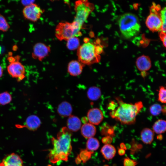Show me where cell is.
Instances as JSON below:
<instances>
[{"label": "cell", "instance_id": "cell-1", "mask_svg": "<svg viewBox=\"0 0 166 166\" xmlns=\"http://www.w3.org/2000/svg\"><path fill=\"white\" fill-rule=\"evenodd\" d=\"M116 99L117 103L112 101L108 106L111 110V117L123 124H134L137 115L143 107L142 102L140 101L133 104L124 102L119 97H116Z\"/></svg>", "mask_w": 166, "mask_h": 166}, {"label": "cell", "instance_id": "cell-2", "mask_svg": "<svg viewBox=\"0 0 166 166\" xmlns=\"http://www.w3.org/2000/svg\"><path fill=\"white\" fill-rule=\"evenodd\" d=\"M72 133L66 127L61 128L57 135V138L51 139L53 146L49 150L48 157L49 161L56 164L60 161H67L72 150Z\"/></svg>", "mask_w": 166, "mask_h": 166}, {"label": "cell", "instance_id": "cell-3", "mask_svg": "<svg viewBox=\"0 0 166 166\" xmlns=\"http://www.w3.org/2000/svg\"><path fill=\"white\" fill-rule=\"evenodd\" d=\"M121 33L126 39H130L137 35L140 31V25L138 17L130 13L121 15L118 20Z\"/></svg>", "mask_w": 166, "mask_h": 166}, {"label": "cell", "instance_id": "cell-4", "mask_svg": "<svg viewBox=\"0 0 166 166\" xmlns=\"http://www.w3.org/2000/svg\"><path fill=\"white\" fill-rule=\"evenodd\" d=\"M102 51L101 46L85 40L77 49L78 61L83 65H89L98 62Z\"/></svg>", "mask_w": 166, "mask_h": 166}, {"label": "cell", "instance_id": "cell-5", "mask_svg": "<svg viewBox=\"0 0 166 166\" xmlns=\"http://www.w3.org/2000/svg\"><path fill=\"white\" fill-rule=\"evenodd\" d=\"M82 26L74 21L71 22H63L59 23L55 30V35L59 41H67L75 37L81 35Z\"/></svg>", "mask_w": 166, "mask_h": 166}, {"label": "cell", "instance_id": "cell-6", "mask_svg": "<svg viewBox=\"0 0 166 166\" xmlns=\"http://www.w3.org/2000/svg\"><path fill=\"white\" fill-rule=\"evenodd\" d=\"M94 8V5L88 0H77L74 5L75 15L73 21L82 26Z\"/></svg>", "mask_w": 166, "mask_h": 166}, {"label": "cell", "instance_id": "cell-7", "mask_svg": "<svg viewBox=\"0 0 166 166\" xmlns=\"http://www.w3.org/2000/svg\"><path fill=\"white\" fill-rule=\"evenodd\" d=\"M160 10V6L153 4L150 7V14L146 20L147 27L153 32L161 31L162 22Z\"/></svg>", "mask_w": 166, "mask_h": 166}, {"label": "cell", "instance_id": "cell-8", "mask_svg": "<svg viewBox=\"0 0 166 166\" xmlns=\"http://www.w3.org/2000/svg\"><path fill=\"white\" fill-rule=\"evenodd\" d=\"M10 63L7 67V72L12 77L16 78L18 81H20L25 77V68L24 65L19 61L15 60L13 57L9 58Z\"/></svg>", "mask_w": 166, "mask_h": 166}, {"label": "cell", "instance_id": "cell-9", "mask_svg": "<svg viewBox=\"0 0 166 166\" xmlns=\"http://www.w3.org/2000/svg\"><path fill=\"white\" fill-rule=\"evenodd\" d=\"M43 12L39 6L33 3L25 6L23 10L22 13L25 18L35 22L40 18Z\"/></svg>", "mask_w": 166, "mask_h": 166}, {"label": "cell", "instance_id": "cell-10", "mask_svg": "<svg viewBox=\"0 0 166 166\" xmlns=\"http://www.w3.org/2000/svg\"><path fill=\"white\" fill-rule=\"evenodd\" d=\"M50 51L49 46L42 43H38L33 47L32 57L34 59L42 61L49 55Z\"/></svg>", "mask_w": 166, "mask_h": 166}, {"label": "cell", "instance_id": "cell-11", "mask_svg": "<svg viewBox=\"0 0 166 166\" xmlns=\"http://www.w3.org/2000/svg\"><path fill=\"white\" fill-rule=\"evenodd\" d=\"M103 113L99 109L94 108L89 109L87 114V118L89 123L97 125L100 124L103 120Z\"/></svg>", "mask_w": 166, "mask_h": 166}, {"label": "cell", "instance_id": "cell-12", "mask_svg": "<svg viewBox=\"0 0 166 166\" xmlns=\"http://www.w3.org/2000/svg\"><path fill=\"white\" fill-rule=\"evenodd\" d=\"M0 166H23V162L18 155L12 153L3 160Z\"/></svg>", "mask_w": 166, "mask_h": 166}, {"label": "cell", "instance_id": "cell-13", "mask_svg": "<svg viewBox=\"0 0 166 166\" xmlns=\"http://www.w3.org/2000/svg\"><path fill=\"white\" fill-rule=\"evenodd\" d=\"M83 65L78 60H72L69 62L68 65V72L72 76H78L82 72Z\"/></svg>", "mask_w": 166, "mask_h": 166}, {"label": "cell", "instance_id": "cell-14", "mask_svg": "<svg viewBox=\"0 0 166 166\" xmlns=\"http://www.w3.org/2000/svg\"><path fill=\"white\" fill-rule=\"evenodd\" d=\"M136 65L138 69L141 72L148 70L152 65L150 58L146 55H142L138 57L136 61Z\"/></svg>", "mask_w": 166, "mask_h": 166}, {"label": "cell", "instance_id": "cell-15", "mask_svg": "<svg viewBox=\"0 0 166 166\" xmlns=\"http://www.w3.org/2000/svg\"><path fill=\"white\" fill-rule=\"evenodd\" d=\"M41 124L39 118L35 115H32L27 117L24 126L30 130L35 131L40 127Z\"/></svg>", "mask_w": 166, "mask_h": 166}, {"label": "cell", "instance_id": "cell-16", "mask_svg": "<svg viewBox=\"0 0 166 166\" xmlns=\"http://www.w3.org/2000/svg\"><path fill=\"white\" fill-rule=\"evenodd\" d=\"M67 128L71 132H76L81 127V122L77 117L71 115L69 117L67 122Z\"/></svg>", "mask_w": 166, "mask_h": 166}, {"label": "cell", "instance_id": "cell-17", "mask_svg": "<svg viewBox=\"0 0 166 166\" xmlns=\"http://www.w3.org/2000/svg\"><path fill=\"white\" fill-rule=\"evenodd\" d=\"M96 132V127L90 123H84L81 127V134L86 138L93 137L95 135Z\"/></svg>", "mask_w": 166, "mask_h": 166}, {"label": "cell", "instance_id": "cell-18", "mask_svg": "<svg viewBox=\"0 0 166 166\" xmlns=\"http://www.w3.org/2000/svg\"><path fill=\"white\" fill-rule=\"evenodd\" d=\"M72 109V106L67 101H63L59 105L57 111L61 117H66L71 115Z\"/></svg>", "mask_w": 166, "mask_h": 166}, {"label": "cell", "instance_id": "cell-19", "mask_svg": "<svg viewBox=\"0 0 166 166\" xmlns=\"http://www.w3.org/2000/svg\"><path fill=\"white\" fill-rule=\"evenodd\" d=\"M101 152L105 159L109 160L115 156L116 150L113 145L109 144H105L102 148Z\"/></svg>", "mask_w": 166, "mask_h": 166}, {"label": "cell", "instance_id": "cell-20", "mask_svg": "<svg viewBox=\"0 0 166 166\" xmlns=\"http://www.w3.org/2000/svg\"><path fill=\"white\" fill-rule=\"evenodd\" d=\"M153 131L148 128L143 129L140 133V137L142 142L146 144H150L153 140Z\"/></svg>", "mask_w": 166, "mask_h": 166}, {"label": "cell", "instance_id": "cell-21", "mask_svg": "<svg viewBox=\"0 0 166 166\" xmlns=\"http://www.w3.org/2000/svg\"><path fill=\"white\" fill-rule=\"evenodd\" d=\"M87 94V97L89 100L92 101H96L100 97L101 91L99 87L92 86L88 89Z\"/></svg>", "mask_w": 166, "mask_h": 166}, {"label": "cell", "instance_id": "cell-22", "mask_svg": "<svg viewBox=\"0 0 166 166\" xmlns=\"http://www.w3.org/2000/svg\"><path fill=\"white\" fill-rule=\"evenodd\" d=\"M153 131L157 134L166 132V121L159 119L156 121L152 126Z\"/></svg>", "mask_w": 166, "mask_h": 166}, {"label": "cell", "instance_id": "cell-23", "mask_svg": "<svg viewBox=\"0 0 166 166\" xmlns=\"http://www.w3.org/2000/svg\"><path fill=\"white\" fill-rule=\"evenodd\" d=\"M66 41L67 48L70 50L77 49L80 46V40L77 37L72 38Z\"/></svg>", "mask_w": 166, "mask_h": 166}, {"label": "cell", "instance_id": "cell-24", "mask_svg": "<svg viewBox=\"0 0 166 166\" xmlns=\"http://www.w3.org/2000/svg\"><path fill=\"white\" fill-rule=\"evenodd\" d=\"M100 146L98 140L93 137L88 139L86 144V149L90 151L93 152L97 149Z\"/></svg>", "mask_w": 166, "mask_h": 166}, {"label": "cell", "instance_id": "cell-25", "mask_svg": "<svg viewBox=\"0 0 166 166\" xmlns=\"http://www.w3.org/2000/svg\"><path fill=\"white\" fill-rule=\"evenodd\" d=\"M93 153V152L89 151L86 149H81L78 156L81 161H82L83 163H85L90 159Z\"/></svg>", "mask_w": 166, "mask_h": 166}, {"label": "cell", "instance_id": "cell-26", "mask_svg": "<svg viewBox=\"0 0 166 166\" xmlns=\"http://www.w3.org/2000/svg\"><path fill=\"white\" fill-rule=\"evenodd\" d=\"M11 95L7 91L0 93V105H5L8 104L11 101Z\"/></svg>", "mask_w": 166, "mask_h": 166}, {"label": "cell", "instance_id": "cell-27", "mask_svg": "<svg viewBox=\"0 0 166 166\" xmlns=\"http://www.w3.org/2000/svg\"><path fill=\"white\" fill-rule=\"evenodd\" d=\"M162 107L160 104H155L152 105L150 107L151 114L153 116H156L159 115L162 111Z\"/></svg>", "mask_w": 166, "mask_h": 166}, {"label": "cell", "instance_id": "cell-28", "mask_svg": "<svg viewBox=\"0 0 166 166\" xmlns=\"http://www.w3.org/2000/svg\"><path fill=\"white\" fill-rule=\"evenodd\" d=\"M10 27V26L6 18L0 14V30L3 32H6Z\"/></svg>", "mask_w": 166, "mask_h": 166}, {"label": "cell", "instance_id": "cell-29", "mask_svg": "<svg viewBox=\"0 0 166 166\" xmlns=\"http://www.w3.org/2000/svg\"><path fill=\"white\" fill-rule=\"evenodd\" d=\"M158 100L163 103H166V88L161 86L160 87L158 93Z\"/></svg>", "mask_w": 166, "mask_h": 166}, {"label": "cell", "instance_id": "cell-30", "mask_svg": "<svg viewBox=\"0 0 166 166\" xmlns=\"http://www.w3.org/2000/svg\"><path fill=\"white\" fill-rule=\"evenodd\" d=\"M160 15L162 22L161 31L166 33V7L160 11Z\"/></svg>", "mask_w": 166, "mask_h": 166}, {"label": "cell", "instance_id": "cell-31", "mask_svg": "<svg viewBox=\"0 0 166 166\" xmlns=\"http://www.w3.org/2000/svg\"><path fill=\"white\" fill-rule=\"evenodd\" d=\"M137 164L136 160H132L128 157L124 159V166H136Z\"/></svg>", "mask_w": 166, "mask_h": 166}, {"label": "cell", "instance_id": "cell-32", "mask_svg": "<svg viewBox=\"0 0 166 166\" xmlns=\"http://www.w3.org/2000/svg\"><path fill=\"white\" fill-rule=\"evenodd\" d=\"M159 36L164 45L166 48V33L160 31L159 33Z\"/></svg>", "mask_w": 166, "mask_h": 166}, {"label": "cell", "instance_id": "cell-33", "mask_svg": "<svg viewBox=\"0 0 166 166\" xmlns=\"http://www.w3.org/2000/svg\"><path fill=\"white\" fill-rule=\"evenodd\" d=\"M112 139L111 137L109 136L105 137L102 139V143L105 144H110L112 142Z\"/></svg>", "mask_w": 166, "mask_h": 166}, {"label": "cell", "instance_id": "cell-34", "mask_svg": "<svg viewBox=\"0 0 166 166\" xmlns=\"http://www.w3.org/2000/svg\"><path fill=\"white\" fill-rule=\"evenodd\" d=\"M34 1V0H21L22 4L25 6L33 3Z\"/></svg>", "mask_w": 166, "mask_h": 166}, {"label": "cell", "instance_id": "cell-35", "mask_svg": "<svg viewBox=\"0 0 166 166\" xmlns=\"http://www.w3.org/2000/svg\"><path fill=\"white\" fill-rule=\"evenodd\" d=\"M125 153V150L122 149L121 148H119L118 150V153L120 156L124 155Z\"/></svg>", "mask_w": 166, "mask_h": 166}, {"label": "cell", "instance_id": "cell-36", "mask_svg": "<svg viewBox=\"0 0 166 166\" xmlns=\"http://www.w3.org/2000/svg\"><path fill=\"white\" fill-rule=\"evenodd\" d=\"M120 147L121 148L124 150L126 149H127L125 145L123 143H122L120 144Z\"/></svg>", "mask_w": 166, "mask_h": 166}, {"label": "cell", "instance_id": "cell-37", "mask_svg": "<svg viewBox=\"0 0 166 166\" xmlns=\"http://www.w3.org/2000/svg\"><path fill=\"white\" fill-rule=\"evenodd\" d=\"M3 69L2 66L0 65V78H1L3 75Z\"/></svg>", "mask_w": 166, "mask_h": 166}, {"label": "cell", "instance_id": "cell-38", "mask_svg": "<svg viewBox=\"0 0 166 166\" xmlns=\"http://www.w3.org/2000/svg\"><path fill=\"white\" fill-rule=\"evenodd\" d=\"M51 1H53L57 0H50ZM65 3L67 4H69V0H63Z\"/></svg>", "mask_w": 166, "mask_h": 166}, {"label": "cell", "instance_id": "cell-39", "mask_svg": "<svg viewBox=\"0 0 166 166\" xmlns=\"http://www.w3.org/2000/svg\"><path fill=\"white\" fill-rule=\"evenodd\" d=\"M103 166H109V165H105Z\"/></svg>", "mask_w": 166, "mask_h": 166}]
</instances>
